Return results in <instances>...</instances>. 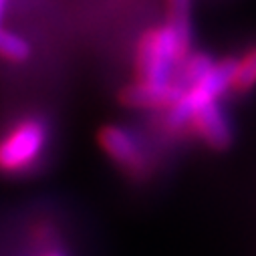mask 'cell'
I'll return each mask as SVG.
<instances>
[{
    "label": "cell",
    "instance_id": "1",
    "mask_svg": "<svg viewBox=\"0 0 256 256\" xmlns=\"http://www.w3.org/2000/svg\"><path fill=\"white\" fill-rule=\"evenodd\" d=\"M190 54V48L182 44L170 24L154 26L146 30L138 42L136 65L140 81L168 83L178 65Z\"/></svg>",
    "mask_w": 256,
    "mask_h": 256
},
{
    "label": "cell",
    "instance_id": "2",
    "mask_svg": "<svg viewBox=\"0 0 256 256\" xmlns=\"http://www.w3.org/2000/svg\"><path fill=\"white\" fill-rule=\"evenodd\" d=\"M48 144V125L40 117H24L0 140V174L22 176L42 158Z\"/></svg>",
    "mask_w": 256,
    "mask_h": 256
},
{
    "label": "cell",
    "instance_id": "3",
    "mask_svg": "<svg viewBox=\"0 0 256 256\" xmlns=\"http://www.w3.org/2000/svg\"><path fill=\"white\" fill-rule=\"evenodd\" d=\"M99 146L103 152L130 176L146 174V154L140 138L123 125H105L99 132Z\"/></svg>",
    "mask_w": 256,
    "mask_h": 256
},
{
    "label": "cell",
    "instance_id": "4",
    "mask_svg": "<svg viewBox=\"0 0 256 256\" xmlns=\"http://www.w3.org/2000/svg\"><path fill=\"white\" fill-rule=\"evenodd\" d=\"M190 125H192V130H194V134L208 148H212L216 152L228 150L234 142V132H232L230 119L216 101L202 105L194 115H192Z\"/></svg>",
    "mask_w": 256,
    "mask_h": 256
},
{
    "label": "cell",
    "instance_id": "5",
    "mask_svg": "<svg viewBox=\"0 0 256 256\" xmlns=\"http://www.w3.org/2000/svg\"><path fill=\"white\" fill-rule=\"evenodd\" d=\"M186 87L178 81H168V83H148V81H136L127 85L119 99L127 107L136 109H168L172 107L182 95Z\"/></svg>",
    "mask_w": 256,
    "mask_h": 256
},
{
    "label": "cell",
    "instance_id": "6",
    "mask_svg": "<svg viewBox=\"0 0 256 256\" xmlns=\"http://www.w3.org/2000/svg\"><path fill=\"white\" fill-rule=\"evenodd\" d=\"M256 87V44L236 60V71L232 77L230 89L238 95H246Z\"/></svg>",
    "mask_w": 256,
    "mask_h": 256
},
{
    "label": "cell",
    "instance_id": "7",
    "mask_svg": "<svg viewBox=\"0 0 256 256\" xmlns=\"http://www.w3.org/2000/svg\"><path fill=\"white\" fill-rule=\"evenodd\" d=\"M168 24L178 34L182 44L190 48L192 44V28H190V0H168Z\"/></svg>",
    "mask_w": 256,
    "mask_h": 256
},
{
    "label": "cell",
    "instance_id": "8",
    "mask_svg": "<svg viewBox=\"0 0 256 256\" xmlns=\"http://www.w3.org/2000/svg\"><path fill=\"white\" fill-rule=\"evenodd\" d=\"M182 77H180V83L188 89L192 85H196L214 65V58L206 52H192L188 54L184 60H182Z\"/></svg>",
    "mask_w": 256,
    "mask_h": 256
},
{
    "label": "cell",
    "instance_id": "9",
    "mask_svg": "<svg viewBox=\"0 0 256 256\" xmlns=\"http://www.w3.org/2000/svg\"><path fill=\"white\" fill-rule=\"evenodd\" d=\"M0 56L10 62H24L30 56V44L14 34V32H0Z\"/></svg>",
    "mask_w": 256,
    "mask_h": 256
},
{
    "label": "cell",
    "instance_id": "10",
    "mask_svg": "<svg viewBox=\"0 0 256 256\" xmlns=\"http://www.w3.org/2000/svg\"><path fill=\"white\" fill-rule=\"evenodd\" d=\"M40 256H69V254H67V250H62V248L54 246V248H46Z\"/></svg>",
    "mask_w": 256,
    "mask_h": 256
},
{
    "label": "cell",
    "instance_id": "11",
    "mask_svg": "<svg viewBox=\"0 0 256 256\" xmlns=\"http://www.w3.org/2000/svg\"><path fill=\"white\" fill-rule=\"evenodd\" d=\"M4 8H6V0H0V20H2V14H4Z\"/></svg>",
    "mask_w": 256,
    "mask_h": 256
}]
</instances>
